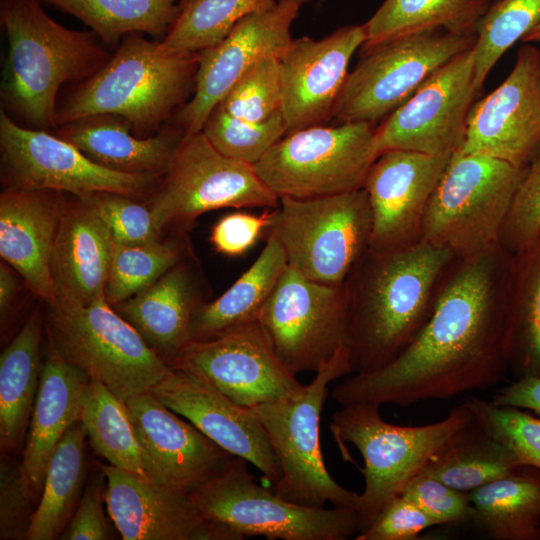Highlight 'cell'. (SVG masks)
Instances as JSON below:
<instances>
[{
    "label": "cell",
    "mask_w": 540,
    "mask_h": 540,
    "mask_svg": "<svg viewBox=\"0 0 540 540\" xmlns=\"http://www.w3.org/2000/svg\"><path fill=\"white\" fill-rule=\"evenodd\" d=\"M351 374L347 349L321 367L295 395L250 410L264 428L276 454L281 478L272 489L300 505L355 509L359 495L338 484L326 468L320 445V418L329 383Z\"/></svg>",
    "instance_id": "obj_8"
},
{
    "label": "cell",
    "mask_w": 540,
    "mask_h": 540,
    "mask_svg": "<svg viewBox=\"0 0 540 540\" xmlns=\"http://www.w3.org/2000/svg\"><path fill=\"white\" fill-rule=\"evenodd\" d=\"M41 1L76 17L110 45L131 33L164 38L179 14V0Z\"/></svg>",
    "instance_id": "obj_37"
},
{
    "label": "cell",
    "mask_w": 540,
    "mask_h": 540,
    "mask_svg": "<svg viewBox=\"0 0 540 540\" xmlns=\"http://www.w3.org/2000/svg\"><path fill=\"white\" fill-rule=\"evenodd\" d=\"M288 265L309 280L343 284L370 248L372 215L364 188L296 199L280 197L268 229Z\"/></svg>",
    "instance_id": "obj_10"
},
{
    "label": "cell",
    "mask_w": 540,
    "mask_h": 540,
    "mask_svg": "<svg viewBox=\"0 0 540 540\" xmlns=\"http://www.w3.org/2000/svg\"><path fill=\"white\" fill-rule=\"evenodd\" d=\"M210 293L200 262L192 252L153 284L112 307L170 365L192 342L193 316Z\"/></svg>",
    "instance_id": "obj_24"
},
{
    "label": "cell",
    "mask_w": 540,
    "mask_h": 540,
    "mask_svg": "<svg viewBox=\"0 0 540 540\" xmlns=\"http://www.w3.org/2000/svg\"><path fill=\"white\" fill-rule=\"evenodd\" d=\"M464 403L474 421L507 446L522 465L540 470V419L520 408L497 406L492 401L468 395Z\"/></svg>",
    "instance_id": "obj_43"
},
{
    "label": "cell",
    "mask_w": 540,
    "mask_h": 540,
    "mask_svg": "<svg viewBox=\"0 0 540 540\" xmlns=\"http://www.w3.org/2000/svg\"><path fill=\"white\" fill-rule=\"evenodd\" d=\"M522 465L516 455L475 421L458 431L421 474L470 493Z\"/></svg>",
    "instance_id": "obj_35"
},
{
    "label": "cell",
    "mask_w": 540,
    "mask_h": 540,
    "mask_svg": "<svg viewBox=\"0 0 540 540\" xmlns=\"http://www.w3.org/2000/svg\"><path fill=\"white\" fill-rule=\"evenodd\" d=\"M44 314L37 307L0 356V446L12 452L24 442L39 388Z\"/></svg>",
    "instance_id": "obj_30"
},
{
    "label": "cell",
    "mask_w": 540,
    "mask_h": 540,
    "mask_svg": "<svg viewBox=\"0 0 540 540\" xmlns=\"http://www.w3.org/2000/svg\"><path fill=\"white\" fill-rule=\"evenodd\" d=\"M365 39L363 24L340 27L317 40L292 39L279 57L281 112L288 133L332 118L350 60Z\"/></svg>",
    "instance_id": "obj_22"
},
{
    "label": "cell",
    "mask_w": 540,
    "mask_h": 540,
    "mask_svg": "<svg viewBox=\"0 0 540 540\" xmlns=\"http://www.w3.org/2000/svg\"><path fill=\"white\" fill-rule=\"evenodd\" d=\"M439 524L419 506L400 495L393 499L356 540H414Z\"/></svg>",
    "instance_id": "obj_49"
},
{
    "label": "cell",
    "mask_w": 540,
    "mask_h": 540,
    "mask_svg": "<svg viewBox=\"0 0 540 540\" xmlns=\"http://www.w3.org/2000/svg\"><path fill=\"white\" fill-rule=\"evenodd\" d=\"M258 320L289 372H317L347 349L345 283L315 282L288 265Z\"/></svg>",
    "instance_id": "obj_14"
},
{
    "label": "cell",
    "mask_w": 540,
    "mask_h": 540,
    "mask_svg": "<svg viewBox=\"0 0 540 540\" xmlns=\"http://www.w3.org/2000/svg\"><path fill=\"white\" fill-rule=\"evenodd\" d=\"M227 114L249 122H263L281 112L279 57L258 61L234 84L217 105Z\"/></svg>",
    "instance_id": "obj_44"
},
{
    "label": "cell",
    "mask_w": 540,
    "mask_h": 540,
    "mask_svg": "<svg viewBox=\"0 0 540 540\" xmlns=\"http://www.w3.org/2000/svg\"><path fill=\"white\" fill-rule=\"evenodd\" d=\"M506 354L515 379L540 377V235L529 247L512 254Z\"/></svg>",
    "instance_id": "obj_33"
},
{
    "label": "cell",
    "mask_w": 540,
    "mask_h": 540,
    "mask_svg": "<svg viewBox=\"0 0 540 540\" xmlns=\"http://www.w3.org/2000/svg\"><path fill=\"white\" fill-rule=\"evenodd\" d=\"M222 154L254 165L287 133L282 112L263 122L235 118L219 106L208 115L201 130Z\"/></svg>",
    "instance_id": "obj_42"
},
{
    "label": "cell",
    "mask_w": 540,
    "mask_h": 540,
    "mask_svg": "<svg viewBox=\"0 0 540 540\" xmlns=\"http://www.w3.org/2000/svg\"><path fill=\"white\" fill-rule=\"evenodd\" d=\"M523 43H540V24L529 32L523 39Z\"/></svg>",
    "instance_id": "obj_54"
},
{
    "label": "cell",
    "mask_w": 540,
    "mask_h": 540,
    "mask_svg": "<svg viewBox=\"0 0 540 540\" xmlns=\"http://www.w3.org/2000/svg\"><path fill=\"white\" fill-rule=\"evenodd\" d=\"M473 47L436 70L376 128L378 153L407 150L453 155L479 95Z\"/></svg>",
    "instance_id": "obj_16"
},
{
    "label": "cell",
    "mask_w": 540,
    "mask_h": 540,
    "mask_svg": "<svg viewBox=\"0 0 540 540\" xmlns=\"http://www.w3.org/2000/svg\"><path fill=\"white\" fill-rule=\"evenodd\" d=\"M540 24V0H493L479 20L475 86L481 91L494 65L507 50Z\"/></svg>",
    "instance_id": "obj_41"
},
{
    "label": "cell",
    "mask_w": 540,
    "mask_h": 540,
    "mask_svg": "<svg viewBox=\"0 0 540 540\" xmlns=\"http://www.w3.org/2000/svg\"><path fill=\"white\" fill-rule=\"evenodd\" d=\"M0 15L9 43L4 106L28 128L47 131L55 127L60 87L91 77L110 56L94 32L63 27L39 0H1Z\"/></svg>",
    "instance_id": "obj_3"
},
{
    "label": "cell",
    "mask_w": 540,
    "mask_h": 540,
    "mask_svg": "<svg viewBox=\"0 0 540 540\" xmlns=\"http://www.w3.org/2000/svg\"><path fill=\"white\" fill-rule=\"evenodd\" d=\"M375 124L341 122L287 133L253 166L280 197L316 198L363 188L379 153Z\"/></svg>",
    "instance_id": "obj_11"
},
{
    "label": "cell",
    "mask_w": 540,
    "mask_h": 540,
    "mask_svg": "<svg viewBox=\"0 0 540 540\" xmlns=\"http://www.w3.org/2000/svg\"><path fill=\"white\" fill-rule=\"evenodd\" d=\"M44 328L50 350L124 402L151 391L170 370L105 296L86 305L46 303Z\"/></svg>",
    "instance_id": "obj_6"
},
{
    "label": "cell",
    "mask_w": 540,
    "mask_h": 540,
    "mask_svg": "<svg viewBox=\"0 0 540 540\" xmlns=\"http://www.w3.org/2000/svg\"><path fill=\"white\" fill-rule=\"evenodd\" d=\"M106 479L107 512L124 540H197L204 518L189 494L110 464L97 465Z\"/></svg>",
    "instance_id": "obj_26"
},
{
    "label": "cell",
    "mask_w": 540,
    "mask_h": 540,
    "mask_svg": "<svg viewBox=\"0 0 540 540\" xmlns=\"http://www.w3.org/2000/svg\"><path fill=\"white\" fill-rule=\"evenodd\" d=\"M151 392L222 449L254 465L270 486L280 480L278 459L256 416L203 376L188 368L170 366Z\"/></svg>",
    "instance_id": "obj_21"
},
{
    "label": "cell",
    "mask_w": 540,
    "mask_h": 540,
    "mask_svg": "<svg viewBox=\"0 0 540 540\" xmlns=\"http://www.w3.org/2000/svg\"><path fill=\"white\" fill-rule=\"evenodd\" d=\"M193 252L187 229L141 244L113 245L105 297L114 306L144 290Z\"/></svg>",
    "instance_id": "obj_39"
},
{
    "label": "cell",
    "mask_w": 540,
    "mask_h": 540,
    "mask_svg": "<svg viewBox=\"0 0 540 540\" xmlns=\"http://www.w3.org/2000/svg\"><path fill=\"white\" fill-rule=\"evenodd\" d=\"M456 259L423 240L394 251L368 249L344 282L351 374L383 368L415 341Z\"/></svg>",
    "instance_id": "obj_2"
},
{
    "label": "cell",
    "mask_w": 540,
    "mask_h": 540,
    "mask_svg": "<svg viewBox=\"0 0 540 540\" xmlns=\"http://www.w3.org/2000/svg\"><path fill=\"white\" fill-rule=\"evenodd\" d=\"M65 195L17 188L0 194V256L45 304L55 299L49 264Z\"/></svg>",
    "instance_id": "obj_25"
},
{
    "label": "cell",
    "mask_w": 540,
    "mask_h": 540,
    "mask_svg": "<svg viewBox=\"0 0 540 540\" xmlns=\"http://www.w3.org/2000/svg\"><path fill=\"white\" fill-rule=\"evenodd\" d=\"M493 0H385L363 24V46L414 33L442 28L476 36L479 20Z\"/></svg>",
    "instance_id": "obj_36"
},
{
    "label": "cell",
    "mask_w": 540,
    "mask_h": 540,
    "mask_svg": "<svg viewBox=\"0 0 540 540\" xmlns=\"http://www.w3.org/2000/svg\"><path fill=\"white\" fill-rule=\"evenodd\" d=\"M0 153L4 188L76 196L110 191L145 200L161 178L107 169L55 134L18 125L4 109L0 111Z\"/></svg>",
    "instance_id": "obj_15"
},
{
    "label": "cell",
    "mask_w": 540,
    "mask_h": 540,
    "mask_svg": "<svg viewBox=\"0 0 540 540\" xmlns=\"http://www.w3.org/2000/svg\"><path fill=\"white\" fill-rule=\"evenodd\" d=\"M491 401L497 406L532 410L540 415V377L517 378L500 387Z\"/></svg>",
    "instance_id": "obj_52"
},
{
    "label": "cell",
    "mask_w": 540,
    "mask_h": 540,
    "mask_svg": "<svg viewBox=\"0 0 540 540\" xmlns=\"http://www.w3.org/2000/svg\"><path fill=\"white\" fill-rule=\"evenodd\" d=\"M247 461L232 456L215 475L189 493L203 518L224 522L244 538L346 540L359 533L355 509L293 503L259 484Z\"/></svg>",
    "instance_id": "obj_9"
},
{
    "label": "cell",
    "mask_w": 540,
    "mask_h": 540,
    "mask_svg": "<svg viewBox=\"0 0 540 540\" xmlns=\"http://www.w3.org/2000/svg\"><path fill=\"white\" fill-rule=\"evenodd\" d=\"M540 235V155L530 164L504 222L499 244L511 254L520 252Z\"/></svg>",
    "instance_id": "obj_46"
},
{
    "label": "cell",
    "mask_w": 540,
    "mask_h": 540,
    "mask_svg": "<svg viewBox=\"0 0 540 540\" xmlns=\"http://www.w3.org/2000/svg\"><path fill=\"white\" fill-rule=\"evenodd\" d=\"M274 209H267L260 215L236 211L221 217L211 228L209 241L212 247L225 256L243 255L264 231H268Z\"/></svg>",
    "instance_id": "obj_50"
},
{
    "label": "cell",
    "mask_w": 540,
    "mask_h": 540,
    "mask_svg": "<svg viewBox=\"0 0 540 540\" xmlns=\"http://www.w3.org/2000/svg\"><path fill=\"white\" fill-rule=\"evenodd\" d=\"M36 498L21 464L2 458L0 464V539H26Z\"/></svg>",
    "instance_id": "obj_47"
},
{
    "label": "cell",
    "mask_w": 540,
    "mask_h": 540,
    "mask_svg": "<svg viewBox=\"0 0 540 540\" xmlns=\"http://www.w3.org/2000/svg\"><path fill=\"white\" fill-rule=\"evenodd\" d=\"M170 366L200 374L248 409L287 399L304 386L282 364L259 320L191 342Z\"/></svg>",
    "instance_id": "obj_19"
},
{
    "label": "cell",
    "mask_w": 540,
    "mask_h": 540,
    "mask_svg": "<svg viewBox=\"0 0 540 540\" xmlns=\"http://www.w3.org/2000/svg\"><path fill=\"white\" fill-rule=\"evenodd\" d=\"M461 153L480 154L528 168L540 155V50L530 43L517 52L505 80L475 101Z\"/></svg>",
    "instance_id": "obj_18"
},
{
    "label": "cell",
    "mask_w": 540,
    "mask_h": 540,
    "mask_svg": "<svg viewBox=\"0 0 540 540\" xmlns=\"http://www.w3.org/2000/svg\"><path fill=\"white\" fill-rule=\"evenodd\" d=\"M527 169L456 151L426 208L421 240L449 249L457 259L473 258L500 245Z\"/></svg>",
    "instance_id": "obj_7"
},
{
    "label": "cell",
    "mask_w": 540,
    "mask_h": 540,
    "mask_svg": "<svg viewBox=\"0 0 540 540\" xmlns=\"http://www.w3.org/2000/svg\"><path fill=\"white\" fill-rule=\"evenodd\" d=\"M128 412L148 479L190 493L218 473L233 456L151 391L129 398Z\"/></svg>",
    "instance_id": "obj_23"
},
{
    "label": "cell",
    "mask_w": 540,
    "mask_h": 540,
    "mask_svg": "<svg viewBox=\"0 0 540 540\" xmlns=\"http://www.w3.org/2000/svg\"><path fill=\"white\" fill-rule=\"evenodd\" d=\"M476 36L442 28L417 31L361 47L348 73L332 118L376 122L403 104L436 70L473 47Z\"/></svg>",
    "instance_id": "obj_12"
},
{
    "label": "cell",
    "mask_w": 540,
    "mask_h": 540,
    "mask_svg": "<svg viewBox=\"0 0 540 540\" xmlns=\"http://www.w3.org/2000/svg\"><path fill=\"white\" fill-rule=\"evenodd\" d=\"M144 201L164 232L167 228L188 229L195 219L213 210L274 209L279 197L252 165L222 154L201 131L184 138Z\"/></svg>",
    "instance_id": "obj_13"
},
{
    "label": "cell",
    "mask_w": 540,
    "mask_h": 540,
    "mask_svg": "<svg viewBox=\"0 0 540 540\" xmlns=\"http://www.w3.org/2000/svg\"><path fill=\"white\" fill-rule=\"evenodd\" d=\"M91 377L49 349L25 438L21 467L36 499L50 459L65 432L80 419Z\"/></svg>",
    "instance_id": "obj_28"
},
{
    "label": "cell",
    "mask_w": 540,
    "mask_h": 540,
    "mask_svg": "<svg viewBox=\"0 0 540 540\" xmlns=\"http://www.w3.org/2000/svg\"><path fill=\"white\" fill-rule=\"evenodd\" d=\"M277 0H179V14L160 41L167 53L198 54L220 43L247 15Z\"/></svg>",
    "instance_id": "obj_40"
},
{
    "label": "cell",
    "mask_w": 540,
    "mask_h": 540,
    "mask_svg": "<svg viewBox=\"0 0 540 540\" xmlns=\"http://www.w3.org/2000/svg\"><path fill=\"white\" fill-rule=\"evenodd\" d=\"M113 245L93 207L66 193L49 264L54 300L86 305L105 296Z\"/></svg>",
    "instance_id": "obj_27"
},
{
    "label": "cell",
    "mask_w": 540,
    "mask_h": 540,
    "mask_svg": "<svg viewBox=\"0 0 540 540\" xmlns=\"http://www.w3.org/2000/svg\"><path fill=\"white\" fill-rule=\"evenodd\" d=\"M105 489L99 479H91L85 487L78 505L59 539L107 540L111 539L103 510Z\"/></svg>",
    "instance_id": "obj_51"
},
{
    "label": "cell",
    "mask_w": 540,
    "mask_h": 540,
    "mask_svg": "<svg viewBox=\"0 0 540 540\" xmlns=\"http://www.w3.org/2000/svg\"><path fill=\"white\" fill-rule=\"evenodd\" d=\"M19 275L3 260L0 263V313L1 320L6 318L19 291Z\"/></svg>",
    "instance_id": "obj_53"
},
{
    "label": "cell",
    "mask_w": 540,
    "mask_h": 540,
    "mask_svg": "<svg viewBox=\"0 0 540 540\" xmlns=\"http://www.w3.org/2000/svg\"><path fill=\"white\" fill-rule=\"evenodd\" d=\"M401 495L419 506L439 526L473 521L474 508L469 493L456 490L432 476L419 474Z\"/></svg>",
    "instance_id": "obj_48"
},
{
    "label": "cell",
    "mask_w": 540,
    "mask_h": 540,
    "mask_svg": "<svg viewBox=\"0 0 540 540\" xmlns=\"http://www.w3.org/2000/svg\"><path fill=\"white\" fill-rule=\"evenodd\" d=\"M379 408L371 403L343 405L331 422L336 439L354 445L364 461V489L356 508L359 533L402 494L450 438L474 421L464 402L440 421L419 426L389 423Z\"/></svg>",
    "instance_id": "obj_5"
},
{
    "label": "cell",
    "mask_w": 540,
    "mask_h": 540,
    "mask_svg": "<svg viewBox=\"0 0 540 540\" xmlns=\"http://www.w3.org/2000/svg\"><path fill=\"white\" fill-rule=\"evenodd\" d=\"M305 0H277L241 19L217 45L198 53L191 98L176 112L185 137L201 132L210 112L258 61L283 53Z\"/></svg>",
    "instance_id": "obj_17"
},
{
    "label": "cell",
    "mask_w": 540,
    "mask_h": 540,
    "mask_svg": "<svg viewBox=\"0 0 540 540\" xmlns=\"http://www.w3.org/2000/svg\"><path fill=\"white\" fill-rule=\"evenodd\" d=\"M80 420L93 450L110 465L147 478L126 403L91 378Z\"/></svg>",
    "instance_id": "obj_38"
},
{
    "label": "cell",
    "mask_w": 540,
    "mask_h": 540,
    "mask_svg": "<svg viewBox=\"0 0 540 540\" xmlns=\"http://www.w3.org/2000/svg\"><path fill=\"white\" fill-rule=\"evenodd\" d=\"M451 156L407 150L378 155L363 185L372 215L370 249L394 251L421 240L426 208Z\"/></svg>",
    "instance_id": "obj_20"
},
{
    "label": "cell",
    "mask_w": 540,
    "mask_h": 540,
    "mask_svg": "<svg viewBox=\"0 0 540 540\" xmlns=\"http://www.w3.org/2000/svg\"><path fill=\"white\" fill-rule=\"evenodd\" d=\"M80 197L93 207L116 244L148 243L164 236L144 200L110 191Z\"/></svg>",
    "instance_id": "obj_45"
},
{
    "label": "cell",
    "mask_w": 540,
    "mask_h": 540,
    "mask_svg": "<svg viewBox=\"0 0 540 540\" xmlns=\"http://www.w3.org/2000/svg\"><path fill=\"white\" fill-rule=\"evenodd\" d=\"M473 523L494 540H540V470L520 465L469 493Z\"/></svg>",
    "instance_id": "obj_32"
},
{
    "label": "cell",
    "mask_w": 540,
    "mask_h": 540,
    "mask_svg": "<svg viewBox=\"0 0 540 540\" xmlns=\"http://www.w3.org/2000/svg\"><path fill=\"white\" fill-rule=\"evenodd\" d=\"M512 254L500 245L456 259L434 311L415 341L394 361L353 374L332 398L408 407L486 390L509 372L506 354L508 282Z\"/></svg>",
    "instance_id": "obj_1"
},
{
    "label": "cell",
    "mask_w": 540,
    "mask_h": 540,
    "mask_svg": "<svg viewBox=\"0 0 540 540\" xmlns=\"http://www.w3.org/2000/svg\"><path fill=\"white\" fill-rule=\"evenodd\" d=\"M305 1H306V3H310V2H316V1H317V2H322V1H324V0H305Z\"/></svg>",
    "instance_id": "obj_55"
},
{
    "label": "cell",
    "mask_w": 540,
    "mask_h": 540,
    "mask_svg": "<svg viewBox=\"0 0 540 540\" xmlns=\"http://www.w3.org/2000/svg\"><path fill=\"white\" fill-rule=\"evenodd\" d=\"M288 266L281 244L268 235L252 265L220 296L202 303L191 323V340L207 341L257 321Z\"/></svg>",
    "instance_id": "obj_31"
},
{
    "label": "cell",
    "mask_w": 540,
    "mask_h": 540,
    "mask_svg": "<svg viewBox=\"0 0 540 540\" xmlns=\"http://www.w3.org/2000/svg\"><path fill=\"white\" fill-rule=\"evenodd\" d=\"M86 433L74 422L59 441L47 468L27 540H54L68 525L82 493L86 474Z\"/></svg>",
    "instance_id": "obj_34"
},
{
    "label": "cell",
    "mask_w": 540,
    "mask_h": 540,
    "mask_svg": "<svg viewBox=\"0 0 540 540\" xmlns=\"http://www.w3.org/2000/svg\"><path fill=\"white\" fill-rule=\"evenodd\" d=\"M197 67L198 54L167 53L160 41L128 34L108 62L57 108L55 127L113 114L128 120L135 135L153 136L191 98Z\"/></svg>",
    "instance_id": "obj_4"
},
{
    "label": "cell",
    "mask_w": 540,
    "mask_h": 540,
    "mask_svg": "<svg viewBox=\"0 0 540 540\" xmlns=\"http://www.w3.org/2000/svg\"><path fill=\"white\" fill-rule=\"evenodd\" d=\"M54 134L107 169L158 176L166 172L185 138L176 123L142 138L133 133L128 120L113 114L90 115L64 123Z\"/></svg>",
    "instance_id": "obj_29"
}]
</instances>
